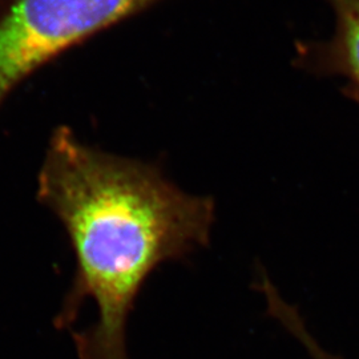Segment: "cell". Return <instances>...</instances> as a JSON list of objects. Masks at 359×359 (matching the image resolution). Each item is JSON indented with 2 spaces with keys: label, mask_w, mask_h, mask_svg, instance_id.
Listing matches in <instances>:
<instances>
[{
  "label": "cell",
  "mask_w": 359,
  "mask_h": 359,
  "mask_svg": "<svg viewBox=\"0 0 359 359\" xmlns=\"http://www.w3.org/2000/svg\"><path fill=\"white\" fill-rule=\"evenodd\" d=\"M39 203L65 226L75 274L53 325L92 301L97 321L74 332L80 359H129L127 323L148 277L209 244L215 201L184 192L154 163L109 154L60 126L38 176Z\"/></svg>",
  "instance_id": "obj_1"
},
{
  "label": "cell",
  "mask_w": 359,
  "mask_h": 359,
  "mask_svg": "<svg viewBox=\"0 0 359 359\" xmlns=\"http://www.w3.org/2000/svg\"><path fill=\"white\" fill-rule=\"evenodd\" d=\"M335 29L327 41H297L293 63L317 76H342L347 97L359 103V0H327Z\"/></svg>",
  "instance_id": "obj_3"
},
{
  "label": "cell",
  "mask_w": 359,
  "mask_h": 359,
  "mask_svg": "<svg viewBox=\"0 0 359 359\" xmlns=\"http://www.w3.org/2000/svg\"><path fill=\"white\" fill-rule=\"evenodd\" d=\"M156 0H0V107L57 56Z\"/></svg>",
  "instance_id": "obj_2"
},
{
  "label": "cell",
  "mask_w": 359,
  "mask_h": 359,
  "mask_svg": "<svg viewBox=\"0 0 359 359\" xmlns=\"http://www.w3.org/2000/svg\"><path fill=\"white\" fill-rule=\"evenodd\" d=\"M292 335H294L295 338L302 344V346L305 347L309 351V354L311 355L313 359H344L341 357H337L332 353L326 351L323 347L313 338V335L309 333L306 326L304 322H298L292 327Z\"/></svg>",
  "instance_id": "obj_4"
}]
</instances>
